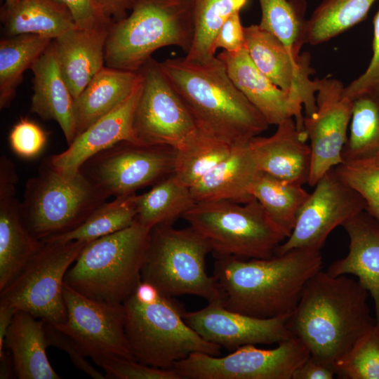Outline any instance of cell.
Instances as JSON below:
<instances>
[{
  "mask_svg": "<svg viewBox=\"0 0 379 379\" xmlns=\"http://www.w3.org/2000/svg\"><path fill=\"white\" fill-rule=\"evenodd\" d=\"M368 296L358 280L321 270L306 284L288 326L312 357L333 365L376 325Z\"/></svg>",
  "mask_w": 379,
  "mask_h": 379,
  "instance_id": "cell-1",
  "label": "cell"
},
{
  "mask_svg": "<svg viewBox=\"0 0 379 379\" xmlns=\"http://www.w3.org/2000/svg\"><path fill=\"white\" fill-rule=\"evenodd\" d=\"M213 277L228 310L258 318L290 315L321 270L320 251L296 248L267 258L215 256Z\"/></svg>",
  "mask_w": 379,
  "mask_h": 379,
  "instance_id": "cell-2",
  "label": "cell"
},
{
  "mask_svg": "<svg viewBox=\"0 0 379 379\" xmlns=\"http://www.w3.org/2000/svg\"><path fill=\"white\" fill-rule=\"evenodd\" d=\"M160 64L203 132L237 146L248 143L270 126L234 85L217 55L206 62L183 57Z\"/></svg>",
  "mask_w": 379,
  "mask_h": 379,
  "instance_id": "cell-3",
  "label": "cell"
},
{
  "mask_svg": "<svg viewBox=\"0 0 379 379\" xmlns=\"http://www.w3.org/2000/svg\"><path fill=\"white\" fill-rule=\"evenodd\" d=\"M123 304L126 338L138 361L173 368L192 353L220 354L222 347L202 338L185 322L182 307L150 283L141 280Z\"/></svg>",
  "mask_w": 379,
  "mask_h": 379,
  "instance_id": "cell-4",
  "label": "cell"
},
{
  "mask_svg": "<svg viewBox=\"0 0 379 379\" xmlns=\"http://www.w3.org/2000/svg\"><path fill=\"white\" fill-rule=\"evenodd\" d=\"M193 37L192 0H132L130 13L108 28L105 66L138 72L159 48L187 53Z\"/></svg>",
  "mask_w": 379,
  "mask_h": 379,
  "instance_id": "cell-5",
  "label": "cell"
},
{
  "mask_svg": "<svg viewBox=\"0 0 379 379\" xmlns=\"http://www.w3.org/2000/svg\"><path fill=\"white\" fill-rule=\"evenodd\" d=\"M150 232L135 222L88 243L66 273L65 284L88 298L123 303L141 281Z\"/></svg>",
  "mask_w": 379,
  "mask_h": 379,
  "instance_id": "cell-6",
  "label": "cell"
},
{
  "mask_svg": "<svg viewBox=\"0 0 379 379\" xmlns=\"http://www.w3.org/2000/svg\"><path fill=\"white\" fill-rule=\"evenodd\" d=\"M108 198L80 171L63 173L47 157L25 184L20 213L28 231L43 241L76 229Z\"/></svg>",
  "mask_w": 379,
  "mask_h": 379,
  "instance_id": "cell-7",
  "label": "cell"
},
{
  "mask_svg": "<svg viewBox=\"0 0 379 379\" xmlns=\"http://www.w3.org/2000/svg\"><path fill=\"white\" fill-rule=\"evenodd\" d=\"M212 249L207 241L189 227L157 225L151 230L149 246L141 270V280L167 297L194 295L208 302L221 301L215 278L206 270Z\"/></svg>",
  "mask_w": 379,
  "mask_h": 379,
  "instance_id": "cell-8",
  "label": "cell"
},
{
  "mask_svg": "<svg viewBox=\"0 0 379 379\" xmlns=\"http://www.w3.org/2000/svg\"><path fill=\"white\" fill-rule=\"evenodd\" d=\"M215 256L267 258L287 238L256 199L195 203L182 216Z\"/></svg>",
  "mask_w": 379,
  "mask_h": 379,
  "instance_id": "cell-9",
  "label": "cell"
},
{
  "mask_svg": "<svg viewBox=\"0 0 379 379\" xmlns=\"http://www.w3.org/2000/svg\"><path fill=\"white\" fill-rule=\"evenodd\" d=\"M88 243L43 242L21 272L3 290L0 303L53 325L65 322V277Z\"/></svg>",
  "mask_w": 379,
  "mask_h": 379,
  "instance_id": "cell-10",
  "label": "cell"
},
{
  "mask_svg": "<svg viewBox=\"0 0 379 379\" xmlns=\"http://www.w3.org/2000/svg\"><path fill=\"white\" fill-rule=\"evenodd\" d=\"M175 149L123 141L89 159L80 168L109 197L129 195L173 173Z\"/></svg>",
  "mask_w": 379,
  "mask_h": 379,
  "instance_id": "cell-11",
  "label": "cell"
},
{
  "mask_svg": "<svg viewBox=\"0 0 379 379\" xmlns=\"http://www.w3.org/2000/svg\"><path fill=\"white\" fill-rule=\"evenodd\" d=\"M310 356L305 345L292 335L273 349L246 345L222 357L192 353L173 368L182 379H292Z\"/></svg>",
  "mask_w": 379,
  "mask_h": 379,
  "instance_id": "cell-12",
  "label": "cell"
},
{
  "mask_svg": "<svg viewBox=\"0 0 379 379\" xmlns=\"http://www.w3.org/2000/svg\"><path fill=\"white\" fill-rule=\"evenodd\" d=\"M138 72L141 91L133 118L135 139L176 149L197 130L194 120L159 62L150 58Z\"/></svg>",
  "mask_w": 379,
  "mask_h": 379,
  "instance_id": "cell-13",
  "label": "cell"
},
{
  "mask_svg": "<svg viewBox=\"0 0 379 379\" xmlns=\"http://www.w3.org/2000/svg\"><path fill=\"white\" fill-rule=\"evenodd\" d=\"M314 187L298 213L291 235L276 248L274 255L296 248L320 251L336 227L366 208L363 198L340 178L335 168Z\"/></svg>",
  "mask_w": 379,
  "mask_h": 379,
  "instance_id": "cell-14",
  "label": "cell"
},
{
  "mask_svg": "<svg viewBox=\"0 0 379 379\" xmlns=\"http://www.w3.org/2000/svg\"><path fill=\"white\" fill-rule=\"evenodd\" d=\"M63 298L67 318L64 323L54 326L70 337L86 357L94 359L117 356L134 359L125 333L123 303L88 298L66 284Z\"/></svg>",
  "mask_w": 379,
  "mask_h": 379,
  "instance_id": "cell-15",
  "label": "cell"
},
{
  "mask_svg": "<svg viewBox=\"0 0 379 379\" xmlns=\"http://www.w3.org/2000/svg\"><path fill=\"white\" fill-rule=\"evenodd\" d=\"M345 87L337 79H318L317 109L304 117V131L311 148L310 186L343 163L342 152L347 140L352 109V100L345 94Z\"/></svg>",
  "mask_w": 379,
  "mask_h": 379,
  "instance_id": "cell-16",
  "label": "cell"
},
{
  "mask_svg": "<svg viewBox=\"0 0 379 379\" xmlns=\"http://www.w3.org/2000/svg\"><path fill=\"white\" fill-rule=\"evenodd\" d=\"M289 316L254 317L228 310L221 301L183 314L185 322L202 338L232 351L246 345L279 344L289 338L293 335L288 326Z\"/></svg>",
  "mask_w": 379,
  "mask_h": 379,
  "instance_id": "cell-17",
  "label": "cell"
},
{
  "mask_svg": "<svg viewBox=\"0 0 379 379\" xmlns=\"http://www.w3.org/2000/svg\"><path fill=\"white\" fill-rule=\"evenodd\" d=\"M245 48L255 67L275 85L298 95L306 117L317 109L318 79L312 80L314 69L309 53L293 55L276 36L259 25L244 27Z\"/></svg>",
  "mask_w": 379,
  "mask_h": 379,
  "instance_id": "cell-18",
  "label": "cell"
},
{
  "mask_svg": "<svg viewBox=\"0 0 379 379\" xmlns=\"http://www.w3.org/2000/svg\"><path fill=\"white\" fill-rule=\"evenodd\" d=\"M18 180L12 161L0 158V291L25 268L42 241L26 228L16 198Z\"/></svg>",
  "mask_w": 379,
  "mask_h": 379,
  "instance_id": "cell-19",
  "label": "cell"
},
{
  "mask_svg": "<svg viewBox=\"0 0 379 379\" xmlns=\"http://www.w3.org/2000/svg\"><path fill=\"white\" fill-rule=\"evenodd\" d=\"M217 57L237 88L260 112L269 125H278L288 118L304 130L303 107L300 98L284 91L263 74L253 64L246 48L230 53L222 51Z\"/></svg>",
  "mask_w": 379,
  "mask_h": 379,
  "instance_id": "cell-20",
  "label": "cell"
},
{
  "mask_svg": "<svg viewBox=\"0 0 379 379\" xmlns=\"http://www.w3.org/2000/svg\"><path fill=\"white\" fill-rule=\"evenodd\" d=\"M140 91L141 79L124 102L77 135L65 151L48 157L51 164L63 173L76 174L98 153L123 141L137 142L133 118Z\"/></svg>",
  "mask_w": 379,
  "mask_h": 379,
  "instance_id": "cell-21",
  "label": "cell"
},
{
  "mask_svg": "<svg viewBox=\"0 0 379 379\" xmlns=\"http://www.w3.org/2000/svg\"><path fill=\"white\" fill-rule=\"evenodd\" d=\"M307 140L305 131L288 118L277 125L273 135L255 136L248 144L260 171L303 185L308 183L311 168Z\"/></svg>",
  "mask_w": 379,
  "mask_h": 379,
  "instance_id": "cell-22",
  "label": "cell"
},
{
  "mask_svg": "<svg viewBox=\"0 0 379 379\" xmlns=\"http://www.w3.org/2000/svg\"><path fill=\"white\" fill-rule=\"evenodd\" d=\"M342 226L350 238L348 253L332 262L326 272L333 277L352 274L358 278L373 298L379 326V220L364 209Z\"/></svg>",
  "mask_w": 379,
  "mask_h": 379,
  "instance_id": "cell-23",
  "label": "cell"
},
{
  "mask_svg": "<svg viewBox=\"0 0 379 379\" xmlns=\"http://www.w3.org/2000/svg\"><path fill=\"white\" fill-rule=\"evenodd\" d=\"M109 27L93 29L76 27L53 39L59 69L74 99L105 66Z\"/></svg>",
  "mask_w": 379,
  "mask_h": 379,
  "instance_id": "cell-24",
  "label": "cell"
},
{
  "mask_svg": "<svg viewBox=\"0 0 379 379\" xmlns=\"http://www.w3.org/2000/svg\"><path fill=\"white\" fill-rule=\"evenodd\" d=\"M31 69L34 74V93L30 112L43 120L55 121L69 145L76 136L74 99L59 69L53 40Z\"/></svg>",
  "mask_w": 379,
  "mask_h": 379,
  "instance_id": "cell-25",
  "label": "cell"
},
{
  "mask_svg": "<svg viewBox=\"0 0 379 379\" xmlns=\"http://www.w3.org/2000/svg\"><path fill=\"white\" fill-rule=\"evenodd\" d=\"M248 142L235 146L227 158L190 187L195 203L244 204L254 199L251 188L260 171Z\"/></svg>",
  "mask_w": 379,
  "mask_h": 379,
  "instance_id": "cell-26",
  "label": "cell"
},
{
  "mask_svg": "<svg viewBox=\"0 0 379 379\" xmlns=\"http://www.w3.org/2000/svg\"><path fill=\"white\" fill-rule=\"evenodd\" d=\"M140 79L139 72L105 66L74 99L75 138L124 102Z\"/></svg>",
  "mask_w": 379,
  "mask_h": 379,
  "instance_id": "cell-27",
  "label": "cell"
},
{
  "mask_svg": "<svg viewBox=\"0 0 379 379\" xmlns=\"http://www.w3.org/2000/svg\"><path fill=\"white\" fill-rule=\"evenodd\" d=\"M45 321L18 310L8 329L4 347L12 356L19 379H60L46 355Z\"/></svg>",
  "mask_w": 379,
  "mask_h": 379,
  "instance_id": "cell-28",
  "label": "cell"
},
{
  "mask_svg": "<svg viewBox=\"0 0 379 379\" xmlns=\"http://www.w3.org/2000/svg\"><path fill=\"white\" fill-rule=\"evenodd\" d=\"M1 18L8 36L32 34L55 39L76 27L66 6L54 0H18L3 7Z\"/></svg>",
  "mask_w": 379,
  "mask_h": 379,
  "instance_id": "cell-29",
  "label": "cell"
},
{
  "mask_svg": "<svg viewBox=\"0 0 379 379\" xmlns=\"http://www.w3.org/2000/svg\"><path fill=\"white\" fill-rule=\"evenodd\" d=\"M195 204L190 187L173 173L158 182L136 199L135 222L152 230L173 223Z\"/></svg>",
  "mask_w": 379,
  "mask_h": 379,
  "instance_id": "cell-30",
  "label": "cell"
},
{
  "mask_svg": "<svg viewBox=\"0 0 379 379\" xmlns=\"http://www.w3.org/2000/svg\"><path fill=\"white\" fill-rule=\"evenodd\" d=\"M53 39L32 34H18L0 41V108L8 107L24 72L31 69Z\"/></svg>",
  "mask_w": 379,
  "mask_h": 379,
  "instance_id": "cell-31",
  "label": "cell"
},
{
  "mask_svg": "<svg viewBox=\"0 0 379 379\" xmlns=\"http://www.w3.org/2000/svg\"><path fill=\"white\" fill-rule=\"evenodd\" d=\"M251 194L288 238L310 193L302 185L260 171L253 184Z\"/></svg>",
  "mask_w": 379,
  "mask_h": 379,
  "instance_id": "cell-32",
  "label": "cell"
},
{
  "mask_svg": "<svg viewBox=\"0 0 379 379\" xmlns=\"http://www.w3.org/2000/svg\"><path fill=\"white\" fill-rule=\"evenodd\" d=\"M376 0H321L306 22V44L332 39L364 20Z\"/></svg>",
  "mask_w": 379,
  "mask_h": 379,
  "instance_id": "cell-33",
  "label": "cell"
},
{
  "mask_svg": "<svg viewBox=\"0 0 379 379\" xmlns=\"http://www.w3.org/2000/svg\"><path fill=\"white\" fill-rule=\"evenodd\" d=\"M234 147L197 128L175 149L173 174L191 187L227 158Z\"/></svg>",
  "mask_w": 379,
  "mask_h": 379,
  "instance_id": "cell-34",
  "label": "cell"
},
{
  "mask_svg": "<svg viewBox=\"0 0 379 379\" xmlns=\"http://www.w3.org/2000/svg\"><path fill=\"white\" fill-rule=\"evenodd\" d=\"M137 195L134 193L106 201L76 229L43 242L90 243L128 227L135 222Z\"/></svg>",
  "mask_w": 379,
  "mask_h": 379,
  "instance_id": "cell-35",
  "label": "cell"
},
{
  "mask_svg": "<svg viewBox=\"0 0 379 379\" xmlns=\"http://www.w3.org/2000/svg\"><path fill=\"white\" fill-rule=\"evenodd\" d=\"M379 156V93L352 100L350 133L342 152L344 161Z\"/></svg>",
  "mask_w": 379,
  "mask_h": 379,
  "instance_id": "cell-36",
  "label": "cell"
},
{
  "mask_svg": "<svg viewBox=\"0 0 379 379\" xmlns=\"http://www.w3.org/2000/svg\"><path fill=\"white\" fill-rule=\"evenodd\" d=\"M248 0H192L194 37L185 58L206 62L216 55L213 52L214 39L225 21L239 13Z\"/></svg>",
  "mask_w": 379,
  "mask_h": 379,
  "instance_id": "cell-37",
  "label": "cell"
},
{
  "mask_svg": "<svg viewBox=\"0 0 379 379\" xmlns=\"http://www.w3.org/2000/svg\"><path fill=\"white\" fill-rule=\"evenodd\" d=\"M261 18L258 24L276 36L295 57L306 44L305 0H258Z\"/></svg>",
  "mask_w": 379,
  "mask_h": 379,
  "instance_id": "cell-38",
  "label": "cell"
},
{
  "mask_svg": "<svg viewBox=\"0 0 379 379\" xmlns=\"http://www.w3.org/2000/svg\"><path fill=\"white\" fill-rule=\"evenodd\" d=\"M343 379H379V326L375 325L333 364Z\"/></svg>",
  "mask_w": 379,
  "mask_h": 379,
  "instance_id": "cell-39",
  "label": "cell"
},
{
  "mask_svg": "<svg viewBox=\"0 0 379 379\" xmlns=\"http://www.w3.org/2000/svg\"><path fill=\"white\" fill-rule=\"evenodd\" d=\"M335 170L363 198L365 210L379 220V156L344 161Z\"/></svg>",
  "mask_w": 379,
  "mask_h": 379,
  "instance_id": "cell-40",
  "label": "cell"
},
{
  "mask_svg": "<svg viewBox=\"0 0 379 379\" xmlns=\"http://www.w3.org/2000/svg\"><path fill=\"white\" fill-rule=\"evenodd\" d=\"M93 360L104 371L107 378L182 379L173 368H157L142 364L135 359L105 356Z\"/></svg>",
  "mask_w": 379,
  "mask_h": 379,
  "instance_id": "cell-41",
  "label": "cell"
},
{
  "mask_svg": "<svg viewBox=\"0 0 379 379\" xmlns=\"http://www.w3.org/2000/svg\"><path fill=\"white\" fill-rule=\"evenodd\" d=\"M47 139L46 131L27 118H21L13 126L8 135L12 151L26 159L38 157L46 147Z\"/></svg>",
  "mask_w": 379,
  "mask_h": 379,
  "instance_id": "cell-42",
  "label": "cell"
},
{
  "mask_svg": "<svg viewBox=\"0 0 379 379\" xmlns=\"http://www.w3.org/2000/svg\"><path fill=\"white\" fill-rule=\"evenodd\" d=\"M372 57L363 74L345 87V94L353 100L364 93H379V7L373 20Z\"/></svg>",
  "mask_w": 379,
  "mask_h": 379,
  "instance_id": "cell-43",
  "label": "cell"
},
{
  "mask_svg": "<svg viewBox=\"0 0 379 379\" xmlns=\"http://www.w3.org/2000/svg\"><path fill=\"white\" fill-rule=\"evenodd\" d=\"M44 331L48 347L53 346L66 352L78 369L95 379L107 378L105 374L98 371L86 360V356L70 337L46 321Z\"/></svg>",
  "mask_w": 379,
  "mask_h": 379,
  "instance_id": "cell-44",
  "label": "cell"
},
{
  "mask_svg": "<svg viewBox=\"0 0 379 379\" xmlns=\"http://www.w3.org/2000/svg\"><path fill=\"white\" fill-rule=\"evenodd\" d=\"M54 1L66 6L77 28L93 29L109 27L112 23L102 15L95 0Z\"/></svg>",
  "mask_w": 379,
  "mask_h": 379,
  "instance_id": "cell-45",
  "label": "cell"
},
{
  "mask_svg": "<svg viewBox=\"0 0 379 379\" xmlns=\"http://www.w3.org/2000/svg\"><path fill=\"white\" fill-rule=\"evenodd\" d=\"M245 48L244 27L240 18V12L230 15L222 24L213 42L212 50L215 54L217 49L234 53Z\"/></svg>",
  "mask_w": 379,
  "mask_h": 379,
  "instance_id": "cell-46",
  "label": "cell"
},
{
  "mask_svg": "<svg viewBox=\"0 0 379 379\" xmlns=\"http://www.w3.org/2000/svg\"><path fill=\"white\" fill-rule=\"evenodd\" d=\"M335 375L333 365L310 355L295 369L292 379H332Z\"/></svg>",
  "mask_w": 379,
  "mask_h": 379,
  "instance_id": "cell-47",
  "label": "cell"
},
{
  "mask_svg": "<svg viewBox=\"0 0 379 379\" xmlns=\"http://www.w3.org/2000/svg\"><path fill=\"white\" fill-rule=\"evenodd\" d=\"M132 0H95L102 15L112 23L124 18L130 11Z\"/></svg>",
  "mask_w": 379,
  "mask_h": 379,
  "instance_id": "cell-48",
  "label": "cell"
},
{
  "mask_svg": "<svg viewBox=\"0 0 379 379\" xmlns=\"http://www.w3.org/2000/svg\"><path fill=\"white\" fill-rule=\"evenodd\" d=\"M17 311L8 305L0 303V352L4 349L6 335Z\"/></svg>",
  "mask_w": 379,
  "mask_h": 379,
  "instance_id": "cell-49",
  "label": "cell"
},
{
  "mask_svg": "<svg viewBox=\"0 0 379 379\" xmlns=\"http://www.w3.org/2000/svg\"><path fill=\"white\" fill-rule=\"evenodd\" d=\"M0 352V378H11L15 373L14 364L9 350L6 348Z\"/></svg>",
  "mask_w": 379,
  "mask_h": 379,
  "instance_id": "cell-50",
  "label": "cell"
},
{
  "mask_svg": "<svg viewBox=\"0 0 379 379\" xmlns=\"http://www.w3.org/2000/svg\"><path fill=\"white\" fill-rule=\"evenodd\" d=\"M5 4L4 7H10L15 4L18 0H4Z\"/></svg>",
  "mask_w": 379,
  "mask_h": 379,
  "instance_id": "cell-51",
  "label": "cell"
}]
</instances>
